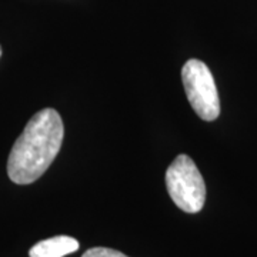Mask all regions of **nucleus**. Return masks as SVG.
<instances>
[{
	"label": "nucleus",
	"instance_id": "obj_1",
	"mask_svg": "<svg viewBox=\"0 0 257 257\" xmlns=\"http://www.w3.org/2000/svg\"><path fill=\"white\" fill-rule=\"evenodd\" d=\"M64 127L55 109H43L29 120L15 142L8 160V175L16 184H30L45 175L60 152Z\"/></svg>",
	"mask_w": 257,
	"mask_h": 257
},
{
	"label": "nucleus",
	"instance_id": "obj_2",
	"mask_svg": "<svg viewBox=\"0 0 257 257\" xmlns=\"http://www.w3.org/2000/svg\"><path fill=\"white\" fill-rule=\"evenodd\" d=\"M166 187L180 210L199 213L206 202V184L192 157L179 155L166 172Z\"/></svg>",
	"mask_w": 257,
	"mask_h": 257
},
{
	"label": "nucleus",
	"instance_id": "obj_3",
	"mask_svg": "<svg viewBox=\"0 0 257 257\" xmlns=\"http://www.w3.org/2000/svg\"><path fill=\"white\" fill-rule=\"evenodd\" d=\"M182 80L187 100L196 114L206 121L217 119L220 114V99L207 64L197 59L187 60L182 69Z\"/></svg>",
	"mask_w": 257,
	"mask_h": 257
},
{
	"label": "nucleus",
	"instance_id": "obj_4",
	"mask_svg": "<svg viewBox=\"0 0 257 257\" xmlns=\"http://www.w3.org/2000/svg\"><path fill=\"white\" fill-rule=\"evenodd\" d=\"M79 250V241L70 236L42 240L29 251V257H64Z\"/></svg>",
	"mask_w": 257,
	"mask_h": 257
},
{
	"label": "nucleus",
	"instance_id": "obj_5",
	"mask_svg": "<svg viewBox=\"0 0 257 257\" xmlns=\"http://www.w3.org/2000/svg\"><path fill=\"white\" fill-rule=\"evenodd\" d=\"M82 257H127L126 254L120 253L117 250L109 247H93L86 250Z\"/></svg>",
	"mask_w": 257,
	"mask_h": 257
},
{
	"label": "nucleus",
	"instance_id": "obj_6",
	"mask_svg": "<svg viewBox=\"0 0 257 257\" xmlns=\"http://www.w3.org/2000/svg\"><path fill=\"white\" fill-rule=\"evenodd\" d=\"M0 56H2V46H0Z\"/></svg>",
	"mask_w": 257,
	"mask_h": 257
}]
</instances>
